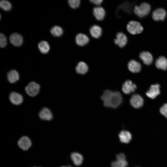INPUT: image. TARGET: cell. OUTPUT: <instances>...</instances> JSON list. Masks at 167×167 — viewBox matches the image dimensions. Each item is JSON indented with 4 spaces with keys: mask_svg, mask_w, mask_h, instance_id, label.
I'll return each mask as SVG.
<instances>
[{
    "mask_svg": "<svg viewBox=\"0 0 167 167\" xmlns=\"http://www.w3.org/2000/svg\"><path fill=\"white\" fill-rule=\"evenodd\" d=\"M101 99L105 106L113 108L119 106L122 101V96L120 92L108 90L104 91Z\"/></svg>",
    "mask_w": 167,
    "mask_h": 167,
    "instance_id": "obj_1",
    "label": "cell"
},
{
    "mask_svg": "<svg viewBox=\"0 0 167 167\" xmlns=\"http://www.w3.org/2000/svg\"><path fill=\"white\" fill-rule=\"evenodd\" d=\"M151 10V6L148 3L144 2L139 6L135 5L133 11L135 14L140 18H143L148 15Z\"/></svg>",
    "mask_w": 167,
    "mask_h": 167,
    "instance_id": "obj_2",
    "label": "cell"
},
{
    "mask_svg": "<svg viewBox=\"0 0 167 167\" xmlns=\"http://www.w3.org/2000/svg\"><path fill=\"white\" fill-rule=\"evenodd\" d=\"M41 89V86L39 83L32 81L28 83L26 86L24 91L28 96L34 97L39 94Z\"/></svg>",
    "mask_w": 167,
    "mask_h": 167,
    "instance_id": "obj_3",
    "label": "cell"
},
{
    "mask_svg": "<svg viewBox=\"0 0 167 167\" xmlns=\"http://www.w3.org/2000/svg\"><path fill=\"white\" fill-rule=\"evenodd\" d=\"M126 29L130 34L135 35L141 33L143 31V28L139 22L131 20L128 23Z\"/></svg>",
    "mask_w": 167,
    "mask_h": 167,
    "instance_id": "obj_4",
    "label": "cell"
},
{
    "mask_svg": "<svg viewBox=\"0 0 167 167\" xmlns=\"http://www.w3.org/2000/svg\"><path fill=\"white\" fill-rule=\"evenodd\" d=\"M9 99L12 105L18 106L22 105L23 103L24 97L21 94L13 91L10 93L9 95Z\"/></svg>",
    "mask_w": 167,
    "mask_h": 167,
    "instance_id": "obj_5",
    "label": "cell"
},
{
    "mask_svg": "<svg viewBox=\"0 0 167 167\" xmlns=\"http://www.w3.org/2000/svg\"><path fill=\"white\" fill-rule=\"evenodd\" d=\"M38 115L39 118L44 121H51L53 120L54 118L52 110L46 107H43L39 111Z\"/></svg>",
    "mask_w": 167,
    "mask_h": 167,
    "instance_id": "obj_6",
    "label": "cell"
},
{
    "mask_svg": "<svg viewBox=\"0 0 167 167\" xmlns=\"http://www.w3.org/2000/svg\"><path fill=\"white\" fill-rule=\"evenodd\" d=\"M128 41V39L127 35L122 32H118L114 40V44L120 48L124 47L127 45Z\"/></svg>",
    "mask_w": 167,
    "mask_h": 167,
    "instance_id": "obj_7",
    "label": "cell"
},
{
    "mask_svg": "<svg viewBox=\"0 0 167 167\" xmlns=\"http://www.w3.org/2000/svg\"><path fill=\"white\" fill-rule=\"evenodd\" d=\"M167 15L165 10L162 8H158L154 10L152 14V17L155 21H164Z\"/></svg>",
    "mask_w": 167,
    "mask_h": 167,
    "instance_id": "obj_8",
    "label": "cell"
},
{
    "mask_svg": "<svg viewBox=\"0 0 167 167\" xmlns=\"http://www.w3.org/2000/svg\"><path fill=\"white\" fill-rule=\"evenodd\" d=\"M92 13L95 19L98 21L103 20L106 14L105 10L101 6L94 7Z\"/></svg>",
    "mask_w": 167,
    "mask_h": 167,
    "instance_id": "obj_9",
    "label": "cell"
},
{
    "mask_svg": "<svg viewBox=\"0 0 167 167\" xmlns=\"http://www.w3.org/2000/svg\"><path fill=\"white\" fill-rule=\"evenodd\" d=\"M6 78L9 83L12 84H15L20 79L19 73L15 69H11L7 72Z\"/></svg>",
    "mask_w": 167,
    "mask_h": 167,
    "instance_id": "obj_10",
    "label": "cell"
},
{
    "mask_svg": "<svg viewBox=\"0 0 167 167\" xmlns=\"http://www.w3.org/2000/svg\"><path fill=\"white\" fill-rule=\"evenodd\" d=\"M90 41V38L86 34L79 33L77 34L75 37V42L78 46L84 47Z\"/></svg>",
    "mask_w": 167,
    "mask_h": 167,
    "instance_id": "obj_11",
    "label": "cell"
},
{
    "mask_svg": "<svg viewBox=\"0 0 167 167\" xmlns=\"http://www.w3.org/2000/svg\"><path fill=\"white\" fill-rule=\"evenodd\" d=\"M136 89V85L130 80H126L122 85V91L126 94H129L134 92Z\"/></svg>",
    "mask_w": 167,
    "mask_h": 167,
    "instance_id": "obj_12",
    "label": "cell"
},
{
    "mask_svg": "<svg viewBox=\"0 0 167 167\" xmlns=\"http://www.w3.org/2000/svg\"><path fill=\"white\" fill-rule=\"evenodd\" d=\"M131 105L135 108L141 107L143 104V100L139 95L135 94L133 95L130 100Z\"/></svg>",
    "mask_w": 167,
    "mask_h": 167,
    "instance_id": "obj_13",
    "label": "cell"
},
{
    "mask_svg": "<svg viewBox=\"0 0 167 167\" xmlns=\"http://www.w3.org/2000/svg\"><path fill=\"white\" fill-rule=\"evenodd\" d=\"M89 32L92 37L95 39H98L102 35V29L100 26L94 24L90 28Z\"/></svg>",
    "mask_w": 167,
    "mask_h": 167,
    "instance_id": "obj_14",
    "label": "cell"
},
{
    "mask_svg": "<svg viewBox=\"0 0 167 167\" xmlns=\"http://www.w3.org/2000/svg\"><path fill=\"white\" fill-rule=\"evenodd\" d=\"M18 145L20 148L26 151L28 150L31 146L32 142L28 137L23 136L18 140Z\"/></svg>",
    "mask_w": 167,
    "mask_h": 167,
    "instance_id": "obj_15",
    "label": "cell"
},
{
    "mask_svg": "<svg viewBox=\"0 0 167 167\" xmlns=\"http://www.w3.org/2000/svg\"><path fill=\"white\" fill-rule=\"evenodd\" d=\"M160 86L158 84L152 85L146 92V95L152 99L155 98L160 93Z\"/></svg>",
    "mask_w": 167,
    "mask_h": 167,
    "instance_id": "obj_16",
    "label": "cell"
},
{
    "mask_svg": "<svg viewBox=\"0 0 167 167\" xmlns=\"http://www.w3.org/2000/svg\"><path fill=\"white\" fill-rule=\"evenodd\" d=\"M139 57L146 65H149L153 62V56L148 51H143L140 52L139 54Z\"/></svg>",
    "mask_w": 167,
    "mask_h": 167,
    "instance_id": "obj_17",
    "label": "cell"
},
{
    "mask_svg": "<svg viewBox=\"0 0 167 167\" xmlns=\"http://www.w3.org/2000/svg\"><path fill=\"white\" fill-rule=\"evenodd\" d=\"M89 67L88 65L85 62L80 61L76 64L75 66L76 72L79 74L84 75L88 71Z\"/></svg>",
    "mask_w": 167,
    "mask_h": 167,
    "instance_id": "obj_18",
    "label": "cell"
},
{
    "mask_svg": "<svg viewBox=\"0 0 167 167\" xmlns=\"http://www.w3.org/2000/svg\"><path fill=\"white\" fill-rule=\"evenodd\" d=\"M127 67L130 71L134 73L139 72L141 68L140 63L134 59L129 61L127 64Z\"/></svg>",
    "mask_w": 167,
    "mask_h": 167,
    "instance_id": "obj_19",
    "label": "cell"
},
{
    "mask_svg": "<svg viewBox=\"0 0 167 167\" xmlns=\"http://www.w3.org/2000/svg\"><path fill=\"white\" fill-rule=\"evenodd\" d=\"M9 40L12 45L16 46L21 45L23 42L22 36L17 33H14L11 34L10 36Z\"/></svg>",
    "mask_w": 167,
    "mask_h": 167,
    "instance_id": "obj_20",
    "label": "cell"
},
{
    "mask_svg": "<svg viewBox=\"0 0 167 167\" xmlns=\"http://www.w3.org/2000/svg\"><path fill=\"white\" fill-rule=\"evenodd\" d=\"M155 65L160 69L166 70L167 69V58L163 56H161L156 60Z\"/></svg>",
    "mask_w": 167,
    "mask_h": 167,
    "instance_id": "obj_21",
    "label": "cell"
},
{
    "mask_svg": "<svg viewBox=\"0 0 167 167\" xmlns=\"http://www.w3.org/2000/svg\"><path fill=\"white\" fill-rule=\"evenodd\" d=\"M119 137L121 142L125 143H128L132 139L131 133L126 131H121L119 134Z\"/></svg>",
    "mask_w": 167,
    "mask_h": 167,
    "instance_id": "obj_22",
    "label": "cell"
},
{
    "mask_svg": "<svg viewBox=\"0 0 167 167\" xmlns=\"http://www.w3.org/2000/svg\"><path fill=\"white\" fill-rule=\"evenodd\" d=\"M71 158L74 164L77 166L80 165L83 161V157L79 153L74 152L71 154Z\"/></svg>",
    "mask_w": 167,
    "mask_h": 167,
    "instance_id": "obj_23",
    "label": "cell"
},
{
    "mask_svg": "<svg viewBox=\"0 0 167 167\" xmlns=\"http://www.w3.org/2000/svg\"><path fill=\"white\" fill-rule=\"evenodd\" d=\"M38 46L40 52L43 54L47 53L50 49V46L49 43L45 41L40 42Z\"/></svg>",
    "mask_w": 167,
    "mask_h": 167,
    "instance_id": "obj_24",
    "label": "cell"
},
{
    "mask_svg": "<svg viewBox=\"0 0 167 167\" xmlns=\"http://www.w3.org/2000/svg\"><path fill=\"white\" fill-rule=\"evenodd\" d=\"M50 32L54 36L59 37L63 34V31L62 28L60 26L55 25L51 29Z\"/></svg>",
    "mask_w": 167,
    "mask_h": 167,
    "instance_id": "obj_25",
    "label": "cell"
},
{
    "mask_svg": "<svg viewBox=\"0 0 167 167\" xmlns=\"http://www.w3.org/2000/svg\"><path fill=\"white\" fill-rule=\"evenodd\" d=\"M128 163L126 160H116L111 164L112 167H127Z\"/></svg>",
    "mask_w": 167,
    "mask_h": 167,
    "instance_id": "obj_26",
    "label": "cell"
},
{
    "mask_svg": "<svg viewBox=\"0 0 167 167\" xmlns=\"http://www.w3.org/2000/svg\"><path fill=\"white\" fill-rule=\"evenodd\" d=\"M81 0H68V3L70 7L72 9L78 8L80 6Z\"/></svg>",
    "mask_w": 167,
    "mask_h": 167,
    "instance_id": "obj_27",
    "label": "cell"
},
{
    "mask_svg": "<svg viewBox=\"0 0 167 167\" xmlns=\"http://www.w3.org/2000/svg\"><path fill=\"white\" fill-rule=\"evenodd\" d=\"M0 6L5 11H8L10 10L12 6L11 3L6 0H2L0 2Z\"/></svg>",
    "mask_w": 167,
    "mask_h": 167,
    "instance_id": "obj_28",
    "label": "cell"
},
{
    "mask_svg": "<svg viewBox=\"0 0 167 167\" xmlns=\"http://www.w3.org/2000/svg\"><path fill=\"white\" fill-rule=\"evenodd\" d=\"M7 45V40L6 37L2 33L0 34V46L1 47H4Z\"/></svg>",
    "mask_w": 167,
    "mask_h": 167,
    "instance_id": "obj_29",
    "label": "cell"
},
{
    "mask_svg": "<svg viewBox=\"0 0 167 167\" xmlns=\"http://www.w3.org/2000/svg\"><path fill=\"white\" fill-rule=\"evenodd\" d=\"M161 113L167 118V104H164L160 109Z\"/></svg>",
    "mask_w": 167,
    "mask_h": 167,
    "instance_id": "obj_30",
    "label": "cell"
},
{
    "mask_svg": "<svg viewBox=\"0 0 167 167\" xmlns=\"http://www.w3.org/2000/svg\"><path fill=\"white\" fill-rule=\"evenodd\" d=\"M90 2L95 6H101L104 0H89Z\"/></svg>",
    "mask_w": 167,
    "mask_h": 167,
    "instance_id": "obj_31",
    "label": "cell"
},
{
    "mask_svg": "<svg viewBox=\"0 0 167 167\" xmlns=\"http://www.w3.org/2000/svg\"><path fill=\"white\" fill-rule=\"evenodd\" d=\"M116 159L117 160H126V158L125 155L122 153L118 154L116 156Z\"/></svg>",
    "mask_w": 167,
    "mask_h": 167,
    "instance_id": "obj_32",
    "label": "cell"
},
{
    "mask_svg": "<svg viewBox=\"0 0 167 167\" xmlns=\"http://www.w3.org/2000/svg\"><path fill=\"white\" fill-rule=\"evenodd\" d=\"M61 167H67L65 166H62Z\"/></svg>",
    "mask_w": 167,
    "mask_h": 167,
    "instance_id": "obj_33",
    "label": "cell"
},
{
    "mask_svg": "<svg viewBox=\"0 0 167 167\" xmlns=\"http://www.w3.org/2000/svg\"></svg>",
    "mask_w": 167,
    "mask_h": 167,
    "instance_id": "obj_34",
    "label": "cell"
}]
</instances>
